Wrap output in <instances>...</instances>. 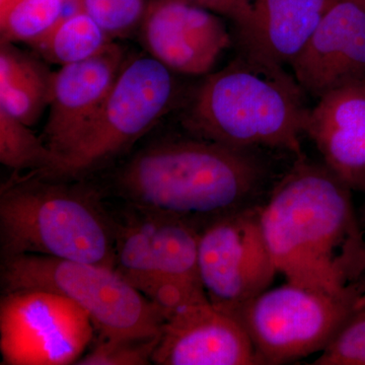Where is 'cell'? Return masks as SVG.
<instances>
[{
	"label": "cell",
	"instance_id": "d4e9b609",
	"mask_svg": "<svg viewBox=\"0 0 365 365\" xmlns=\"http://www.w3.org/2000/svg\"><path fill=\"white\" fill-rule=\"evenodd\" d=\"M354 1H356L360 6L365 7V0H354Z\"/></svg>",
	"mask_w": 365,
	"mask_h": 365
},
{
	"label": "cell",
	"instance_id": "52a82bcc",
	"mask_svg": "<svg viewBox=\"0 0 365 365\" xmlns=\"http://www.w3.org/2000/svg\"><path fill=\"white\" fill-rule=\"evenodd\" d=\"M172 71L153 57L125 62L78 140L48 178L78 177L127 150L167 114L176 95Z\"/></svg>",
	"mask_w": 365,
	"mask_h": 365
},
{
	"label": "cell",
	"instance_id": "484cf974",
	"mask_svg": "<svg viewBox=\"0 0 365 365\" xmlns=\"http://www.w3.org/2000/svg\"><path fill=\"white\" fill-rule=\"evenodd\" d=\"M4 1V0H0V2Z\"/></svg>",
	"mask_w": 365,
	"mask_h": 365
},
{
	"label": "cell",
	"instance_id": "cb8c5ba5",
	"mask_svg": "<svg viewBox=\"0 0 365 365\" xmlns=\"http://www.w3.org/2000/svg\"><path fill=\"white\" fill-rule=\"evenodd\" d=\"M213 13L225 14L235 21L241 23L248 16L252 0H184Z\"/></svg>",
	"mask_w": 365,
	"mask_h": 365
},
{
	"label": "cell",
	"instance_id": "5b68a950",
	"mask_svg": "<svg viewBox=\"0 0 365 365\" xmlns=\"http://www.w3.org/2000/svg\"><path fill=\"white\" fill-rule=\"evenodd\" d=\"M1 283L4 292L44 290L72 300L104 338L157 337L165 322L162 309L109 266L21 255L4 259Z\"/></svg>",
	"mask_w": 365,
	"mask_h": 365
},
{
	"label": "cell",
	"instance_id": "4fadbf2b",
	"mask_svg": "<svg viewBox=\"0 0 365 365\" xmlns=\"http://www.w3.org/2000/svg\"><path fill=\"white\" fill-rule=\"evenodd\" d=\"M143 42L170 71L207 73L232 44L225 24L212 11L184 0H158L143 21Z\"/></svg>",
	"mask_w": 365,
	"mask_h": 365
},
{
	"label": "cell",
	"instance_id": "ba28073f",
	"mask_svg": "<svg viewBox=\"0 0 365 365\" xmlns=\"http://www.w3.org/2000/svg\"><path fill=\"white\" fill-rule=\"evenodd\" d=\"M365 307V294L334 297L287 282L227 311L244 327L262 364H288L321 353Z\"/></svg>",
	"mask_w": 365,
	"mask_h": 365
},
{
	"label": "cell",
	"instance_id": "e0dca14e",
	"mask_svg": "<svg viewBox=\"0 0 365 365\" xmlns=\"http://www.w3.org/2000/svg\"><path fill=\"white\" fill-rule=\"evenodd\" d=\"M53 74L14 43L0 44V108L32 126L49 107Z\"/></svg>",
	"mask_w": 365,
	"mask_h": 365
},
{
	"label": "cell",
	"instance_id": "44dd1931",
	"mask_svg": "<svg viewBox=\"0 0 365 365\" xmlns=\"http://www.w3.org/2000/svg\"><path fill=\"white\" fill-rule=\"evenodd\" d=\"M109 38L126 35L145 16V0H76Z\"/></svg>",
	"mask_w": 365,
	"mask_h": 365
},
{
	"label": "cell",
	"instance_id": "5bb4252c",
	"mask_svg": "<svg viewBox=\"0 0 365 365\" xmlns=\"http://www.w3.org/2000/svg\"><path fill=\"white\" fill-rule=\"evenodd\" d=\"M124 63L123 50L110 42L98 54L53 74L44 143L56 155V165L97 114Z\"/></svg>",
	"mask_w": 365,
	"mask_h": 365
},
{
	"label": "cell",
	"instance_id": "9c48e42d",
	"mask_svg": "<svg viewBox=\"0 0 365 365\" xmlns=\"http://www.w3.org/2000/svg\"><path fill=\"white\" fill-rule=\"evenodd\" d=\"M91 317L72 300L44 290L6 292L0 304L2 364H76L93 334Z\"/></svg>",
	"mask_w": 365,
	"mask_h": 365
},
{
	"label": "cell",
	"instance_id": "8992f818",
	"mask_svg": "<svg viewBox=\"0 0 365 365\" xmlns=\"http://www.w3.org/2000/svg\"><path fill=\"white\" fill-rule=\"evenodd\" d=\"M199 235L189 218L144 210L116 228L117 270L165 318L209 300L199 273Z\"/></svg>",
	"mask_w": 365,
	"mask_h": 365
},
{
	"label": "cell",
	"instance_id": "603a6c76",
	"mask_svg": "<svg viewBox=\"0 0 365 365\" xmlns=\"http://www.w3.org/2000/svg\"><path fill=\"white\" fill-rule=\"evenodd\" d=\"M314 365H365V307L343 326Z\"/></svg>",
	"mask_w": 365,
	"mask_h": 365
},
{
	"label": "cell",
	"instance_id": "ac0fdd59",
	"mask_svg": "<svg viewBox=\"0 0 365 365\" xmlns=\"http://www.w3.org/2000/svg\"><path fill=\"white\" fill-rule=\"evenodd\" d=\"M110 38L85 11L61 16L39 39L30 43L43 58L63 66L98 54Z\"/></svg>",
	"mask_w": 365,
	"mask_h": 365
},
{
	"label": "cell",
	"instance_id": "30bf717a",
	"mask_svg": "<svg viewBox=\"0 0 365 365\" xmlns=\"http://www.w3.org/2000/svg\"><path fill=\"white\" fill-rule=\"evenodd\" d=\"M198 265L209 302L230 311L269 289L278 273L260 205L213 218L200 230Z\"/></svg>",
	"mask_w": 365,
	"mask_h": 365
},
{
	"label": "cell",
	"instance_id": "7c38bea8",
	"mask_svg": "<svg viewBox=\"0 0 365 365\" xmlns=\"http://www.w3.org/2000/svg\"><path fill=\"white\" fill-rule=\"evenodd\" d=\"M290 66L302 91L318 98L365 81V7L335 0Z\"/></svg>",
	"mask_w": 365,
	"mask_h": 365
},
{
	"label": "cell",
	"instance_id": "7402d4cb",
	"mask_svg": "<svg viewBox=\"0 0 365 365\" xmlns=\"http://www.w3.org/2000/svg\"><path fill=\"white\" fill-rule=\"evenodd\" d=\"M160 335L145 339L104 338L90 353L81 356L78 365H145L153 355Z\"/></svg>",
	"mask_w": 365,
	"mask_h": 365
},
{
	"label": "cell",
	"instance_id": "9a60e30c",
	"mask_svg": "<svg viewBox=\"0 0 365 365\" xmlns=\"http://www.w3.org/2000/svg\"><path fill=\"white\" fill-rule=\"evenodd\" d=\"M304 134L338 179L365 194V81L319 98L309 109Z\"/></svg>",
	"mask_w": 365,
	"mask_h": 365
},
{
	"label": "cell",
	"instance_id": "3957f363",
	"mask_svg": "<svg viewBox=\"0 0 365 365\" xmlns=\"http://www.w3.org/2000/svg\"><path fill=\"white\" fill-rule=\"evenodd\" d=\"M302 88L281 67L239 57L207 76L194 93L184 125L195 137L251 150L302 151L309 109Z\"/></svg>",
	"mask_w": 365,
	"mask_h": 365
},
{
	"label": "cell",
	"instance_id": "d6986e66",
	"mask_svg": "<svg viewBox=\"0 0 365 365\" xmlns=\"http://www.w3.org/2000/svg\"><path fill=\"white\" fill-rule=\"evenodd\" d=\"M29 127L0 108V162L16 172L48 176L56 165V155Z\"/></svg>",
	"mask_w": 365,
	"mask_h": 365
},
{
	"label": "cell",
	"instance_id": "ffe728a7",
	"mask_svg": "<svg viewBox=\"0 0 365 365\" xmlns=\"http://www.w3.org/2000/svg\"><path fill=\"white\" fill-rule=\"evenodd\" d=\"M64 0H4L0 2L1 41L39 39L62 16Z\"/></svg>",
	"mask_w": 365,
	"mask_h": 365
},
{
	"label": "cell",
	"instance_id": "7a4b0ae2",
	"mask_svg": "<svg viewBox=\"0 0 365 365\" xmlns=\"http://www.w3.org/2000/svg\"><path fill=\"white\" fill-rule=\"evenodd\" d=\"M266 176L251 150L196 137L139 151L120 170L117 186L139 210L213 220L258 205Z\"/></svg>",
	"mask_w": 365,
	"mask_h": 365
},
{
	"label": "cell",
	"instance_id": "277c9868",
	"mask_svg": "<svg viewBox=\"0 0 365 365\" xmlns=\"http://www.w3.org/2000/svg\"><path fill=\"white\" fill-rule=\"evenodd\" d=\"M4 259L42 255L116 268V228L93 192L41 179L2 189Z\"/></svg>",
	"mask_w": 365,
	"mask_h": 365
},
{
	"label": "cell",
	"instance_id": "2e32d148",
	"mask_svg": "<svg viewBox=\"0 0 365 365\" xmlns=\"http://www.w3.org/2000/svg\"><path fill=\"white\" fill-rule=\"evenodd\" d=\"M335 0H252L237 24L242 56L269 67L290 64Z\"/></svg>",
	"mask_w": 365,
	"mask_h": 365
},
{
	"label": "cell",
	"instance_id": "8fae6325",
	"mask_svg": "<svg viewBox=\"0 0 365 365\" xmlns=\"http://www.w3.org/2000/svg\"><path fill=\"white\" fill-rule=\"evenodd\" d=\"M158 365H259L242 324L210 302L189 304L163 322L153 355Z\"/></svg>",
	"mask_w": 365,
	"mask_h": 365
},
{
	"label": "cell",
	"instance_id": "6da1fadb",
	"mask_svg": "<svg viewBox=\"0 0 365 365\" xmlns=\"http://www.w3.org/2000/svg\"><path fill=\"white\" fill-rule=\"evenodd\" d=\"M260 218L287 282L334 297L365 294V240L351 190L325 165L297 158L260 205Z\"/></svg>",
	"mask_w": 365,
	"mask_h": 365
}]
</instances>
